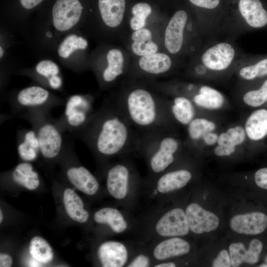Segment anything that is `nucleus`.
I'll return each mask as SVG.
<instances>
[{"label": "nucleus", "instance_id": "nucleus-1", "mask_svg": "<svg viewBox=\"0 0 267 267\" xmlns=\"http://www.w3.org/2000/svg\"><path fill=\"white\" fill-rule=\"evenodd\" d=\"M96 154L111 157L136 149L139 134L108 100L94 112L86 125L72 134Z\"/></svg>", "mask_w": 267, "mask_h": 267}, {"label": "nucleus", "instance_id": "nucleus-2", "mask_svg": "<svg viewBox=\"0 0 267 267\" xmlns=\"http://www.w3.org/2000/svg\"><path fill=\"white\" fill-rule=\"evenodd\" d=\"M109 100L140 133L167 128L168 105L146 81L128 79Z\"/></svg>", "mask_w": 267, "mask_h": 267}, {"label": "nucleus", "instance_id": "nucleus-3", "mask_svg": "<svg viewBox=\"0 0 267 267\" xmlns=\"http://www.w3.org/2000/svg\"><path fill=\"white\" fill-rule=\"evenodd\" d=\"M167 128L139 134L136 150L149 156V166L155 174L167 169L174 161L179 141L170 135Z\"/></svg>", "mask_w": 267, "mask_h": 267}, {"label": "nucleus", "instance_id": "nucleus-4", "mask_svg": "<svg viewBox=\"0 0 267 267\" xmlns=\"http://www.w3.org/2000/svg\"><path fill=\"white\" fill-rule=\"evenodd\" d=\"M29 122L35 131L42 157L52 160L61 154L65 143L63 132L50 116V111L32 109L24 112L17 117Z\"/></svg>", "mask_w": 267, "mask_h": 267}, {"label": "nucleus", "instance_id": "nucleus-5", "mask_svg": "<svg viewBox=\"0 0 267 267\" xmlns=\"http://www.w3.org/2000/svg\"><path fill=\"white\" fill-rule=\"evenodd\" d=\"M101 57L102 62L96 64L94 71L100 88L106 89L128 76L131 66L128 53L119 46H109L103 51Z\"/></svg>", "mask_w": 267, "mask_h": 267}, {"label": "nucleus", "instance_id": "nucleus-6", "mask_svg": "<svg viewBox=\"0 0 267 267\" xmlns=\"http://www.w3.org/2000/svg\"><path fill=\"white\" fill-rule=\"evenodd\" d=\"M12 114H20L32 109L50 111L53 108L64 105L65 101L40 86H32L20 89L9 97Z\"/></svg>", "mask_w": 267, "mask_h": 267}, {"label": "nucleus", "instance_id": "nucleus-7", "mask_svg": "<svg viewBox=\"0 0 267 267\" xmlns=\"http://www.w3.org/2000/svg\"><path fill=\"white\" fill-rule=\"evenodd\" d=\"M94 97L90 94H74L65 101L64 110L58 119H55L63 133L72 134L89 121L93 110Z\"/></svg>", "mask_w": 267, "mask_h": 267}, {"label": "nucleus", "instance_id": "nucleus-8", "mask_svg": "<svg viewBox=\"0 0 267 267\" xmlns=\"http://www.w3.org/2000/svg\"><path fill=\"white\" fill-rule=\"evenodd\" d=\"M172 61L170 56L163 52H157L139 57L135 66H131L128 79L152 81L153 78L161 77L170 71Z\"/></svg>", "mask_w": 267, "mask_h": 267}, {"label": "nucleus", "instance_id": "nucleus-9", "mask_svg": "<svg viewBox=\"0 0 267 267\" xmlns=\"http://www.w3.org/2000/svg\"><path fill=\"white\" fill-rule=\"evenodd\" d=\"M83 9L79 0H57L52 9L53 27L60 32L71 30L80 22Z\"/></svg>", "mask_w": 267, "mask_h": 267}, {"label": "nucleus", "instance_id": "nucleus-10", "mask_svg": "<svg viewBox=\"0 0 267 267\" xmlns=\"http://www.w3.org/2000/svg\"><path fill=\"white\" fill-rule=\"evenodd\" d=\"M100 16L98 22L109 34L121 33L125 21V0H98Z\"/></svg>", "mask_w": 267, "mask_h": 267}, {"label": "nucleus", "instance_id": "nucleus-11", "mask_svg": "<svg viewBox=\"0 0 267 267\" xmlns=\"http://www.w3.org/2000/svg\"><path fill=\"white\" fill-rule=\"evenodd\" d=\"M189 230L185 212L179 208L165 213L156 225L157 232L164 237L184 236L188 233Z\"/></svg>", "mask_w": 267, "mask_h": 267}, {"label": "nucleus", "instance_id": "nucleus-12", "mask_svg": "<svg viewBox=\"0 0 267 267\" xmlns=\"http://www.w3.org/2000/svg\"><path fill=\"white\" fill-rule=\"evenodd\" d=\"M185 212L189 229L196 234L211 232L219 225V219L214 213L197 203L188 205Z\"/></svg>", "mask_w": 267, "mask_h": 267}, {"label": "nucleus", "instance_id": "nucleus-13", "mask_svg": "<svg viewBox=\"0 0 267 267\" xmlns=\"http://www.w3.org/2000/svg\"><path fill=\"white\" fill-rule=\"evenodd\" d=\"M187 21V14L183 10L176 11L169 21L165 30L163 43L170 53L176 54L181 50Z\"/></svg>", "mask_w": 267, "mask_h": 267}, {"label": "nucleus", "instance_id": "nucleus-14", "mask_svg": "<svg viewBox=\"0 0 267 267\" xmlns=\"http://www.w3.org/2000/svg\"><path fill=\"white\" fill-rule=\"evenodd\" d=\"M229 225L231 229L238 234H260L267 228V215L259 211L237 214L231 218Z\"/></svg>", "mask_w": 267, "mask_h": 267}, {"label": "nucleus", "instance_id": "nucleus-15", "mask_svg": "<svg viewBox=\"0 0 267 267\" xmlns=\"http://www.w3.org/2000/svg\"><path fill=\"white\" fill-rule=\"evenodd\" d=\"M263 249V243L256 238L251 240L247 250L241 242L231 243L228 248L231 266L237 267L244 263L250 265L257 264Z\"/></svg>", "mask_w": 267, "mask_h": 267}, {"label": "nucleus", "instance_id": "nucleus-16", "mask_svg": "<svg viewBox=\"0 0 267 267\" xmlns=\"http://www.w3.org/2000/svg\"><path fill=\"white\" fill-rule=\"evenodd\" d=\"M234 53V49L230 44L222 43L206 50L202 56V61L211 70H222L229 66Z\"/></svg>", "mask_w": 267, "mask_h": 267}, {"label": "nucleus", "instance_id": "nucleus-17", "mask_svg": "<svg viewBox=\"0 0 267 267\" xmlns=\"http://www.w3.org/2000/svg\"><path fill=\"white\" fill-rule=\"evenodd\" d=\"M97 255L103 267H122L126 263L128 253L125 245L121 242L108 241L99 246Z\"/></svg>", "mask_w": 267, "mask_h": 267}, {"label": "nucleus", "instance_id": "nucleus-18", "mask_svg": "<svg viewBox=\"0 0 267 267\" xmlns=\"http://www.w3.org/2000/svg\"><path fill=\"white\" fill-rule=\"evenodd\" d=\"M130 170L122 164H118L109 169L107 174V188L109 194L117 199L124 198L128 192Z\"/></svg>", "mask_w": 267, "mask_h": 267}, {"label": "nucleus", "instance_id": "nucleus-19", "mask_svg": "<svg viewBox=\"0 0 267 267\" xmlns=\"http://www.w3.org/2000/svg\"><path fill=\"white\" fill-rule=\"evenodd\" d=\"M69 181L78 190L92 195L98 190L99 184L95 177L85 167L70 166L66 170Z\"/></svg>", "mask_w": 267, "mask_h": 267}, {"label": "nucleus", "instance_id": "nucleus-20", "mask_svg": "<svg viewBox=\"0 0 267 267\" xmlns=\"http://www.w3.org/2000/svg\"><path fill=\"white\" fill-rule=\"evenodd\" d=\"M130 38V50L138 57L159 51V45L154 40L153 34L148 28L145 27L133 31Z\"/></svg>", "mask_w": 267, "mask_h": 267}, {"label": "nucleus", "instance_id": "nucleus-21", "mask_svg": "<svg viewBox=\"0 0 267 267\" xmlns=\"http://www.w3.org/2000/svg\"><path fill=\"white\" fill-rule=\"evenodd\" d=\"M17 146L19 157L25 162L36 160L40 154L38 137L33 128L21 129L18 131Z\"/></svg>", "mask_w": 267, "mask_h": 267}, {"label": "nucleus", "instance_id": "nucleus-22", "mask_svg": "<svg viewBox=\"0 0 267 267\" xmlns=\"http://www.w3.org/2000/svg\"><path fill=\"white\" fill-rule=\"evenodd\" d=\"M239 9L250 26L261 28L267 24V12L259 0H240Z\"/></svg>", "mask_w": 267, "mask_h": 267}, {"label": "nucleus", "instance_id": "nucleus-23", "mask_svg": "<svg viewBox=\"0 0 267 267\" xmlns=\"http://www.w3.org/2000/svg\"><path fill=\"white\" fill-rule=\"evenodd\" d=\"M190 250V244L178 237L171 238L159 243L154 248L153 255L158 260L185 255Z\"/></svg>", "mask_w": 267, "mask_h": 267}, {"label": "nucleus", "instance_id": "nucleus-24", "mask_svg": "<svg viewBox=\"0 0 267 267\" xmlns=\"http://www.w3.org/2000/svg\"><path fill=\"white\" fill-rule=\"evenodd\" d=\"M192 177L188 170L181 169L171 171L162 175L157 183V190L167 193L185 186Z\"/></svg>", "mask_w": 267, "mask_h": 267}, {"label": "nucleus", "instance_id": "nucleus-25", "mask_svg": "<svg viewBox=\"0 0 267 267\" xmlns=\"http://www.w3.org/2000/svg\"><path fill=\"white\" fill-rule=\"evenodd\" d=\"M63 199L65 211L71 219L80 223L88 221L89 214L84 209L81 198L73 189H65Z\"/></svg>", "mask_w": 267, "mask_h": 267}, {"label": "nucleus", "instance_id": "nucleus-26", "mask_svg": "<svg viewBox=\"0 0 267 267\" xmlns=\"http://www.w3.org/2000/svg\"><path fill=\"white\" fill-rule=\"evenodd\" d=\"M11 177L15 182L31 190L36 189L40 183L38 173L28 162L18 164L12 172Z\"/></svg>", "mask_w": 267, "mask_h": 267}, {"label": "nucleus", "instance_id": "nucleus-27", "mask_svg": "<svg viewBox=\"0 0 267 267\" xmlns=\"http://www.w3.org/2000/svg\"><path fill=\"white\" fill-rule=\"evenodd\" d=\"M245 132L251 139L264 138L267 134V110L262 109L253 112L246 121Z\"/></svg>", "mask_w": 267, "mask_h": 267}, {"label": "nucleus", "instance_id": "nucleus-28", "mask_svg": "<svg viewBox=\"0 0 267 267\" xmlns=\"http://www.w3.org/2000/svg\"><path fill=\"white\" fill-rule=\"evenodd\" d=\"M94 221L98 223L107 224L116 233H121L128 224L122 214L118 210L106 207L97 211L94 215Z\"/></svg>", "mask_w": 267, "mask_h": 267}, {"label": "nucleus", "instance_id": "nucleus-29", "mask_svg": "<svg viewBox=\"0 0 267 267\" xmlns=\"http://www.w3.org/2000/svg\"><path fill=\"white\" fill-rule=\"evenodd\" d=\"M169 111L180 124L188 125L194 117V108L190 100L184 96L174 98L171 105H168Z\"/></svg>", "mask_w": 267, "mask_h": 267}, {"label": "nucleus", "instance_id": "nucleus-30", "mask_svg": "<svg viewBox=\"0 0 267 267\" xmlns=\"http://www.w3.org/2000/svg\"><path fill=\"white\" fill-rule=\"evenodd\" d=\"M223 101L222 95L218 91L208 86L201 87L199 94L193 97L196 105L210 109L220 108Z\"/></svg>", "mask_w": 267, "mask_h": 267}, {"label": "nucleus", "instance_id": "nucleus-31", "mask_svg": "<svg viewBox=\"0 0 267 267\" xmlns=\"http://www.w3.org/2000/svg\"><path fill=\"white\" fill-rule=\"evenodd\" d=\"M29 251L37 262L47 264L53 258V252L49 244L40 236H35L30 241Z\"/></svg>", "mask_w": 267, "mask_h": 267}, {"label": "nucleus", "instance_id": "nucleus-32", "mask_svg": "<svg viewBox=\"0 0 267 267\" xmlns=\"http://www.w3.org/2000/svg\"><path fill=\"white\" fill-rule=\"evenodd\" d=\"M88 46L87 40L76 34L67 36L60 43L57 48L58 56L67 59L77 50H85Z\"/></svg>", "mask_w": 267, "mask_h": 267}, {"label": "nucleus", "instance_id": "nucleus-33", "mask_svg": "<svg viewBox=\"0 0 267 267\" xmlns=\"http://www.w3.org/2000/svg\"><path fill=\"white\" fill-rule=\"evenodd\" d=\"M152 13L150 5L144 2L135 4L131 10V16L128 22L129 26L133 31L147 27L149 16Z\"/></svg>", "mask_w": 267, "mask_h": 267}, {"label": "nucleus", "instance_id": "nucleus-34", "mask_svg": "<svg viewBox=\"0 0 267 267\" xmlns=\"http://www.w3.org/2000/svg\"><path fill=\"white\" fill-rule=\"evenodd\" d=\"M36 79L40 83H46L47 86L49 82L53 78L60 75L58 66L53 61L42 60L35 66Z\"/></svg>", "mask_w": 267, "mask_h": 267}, {"label": "nucleus", "instance_id": "nucleus-35", "mask_svg": "<svg viewBox=\"0 0 267 267\" xmlns=\"http://www.w3.org/2000/svg\"><path fill=\"white\" fill-rule=\"evenodd\" d=\"M216 125L213 122L205 119H193L188 125V136L193 140H197L205 133L214 131Z\"/></svg>", "mask_w": 267, "mask_h": 267}, {"label": "nucleus", "instance_id": "nucleus-36", "mask_svg": "<svg viewBox=\"0 0 267 267\" xmlns=\"http://www.w3.org/2000/svg\"><path fill=\"white\" fill-rule=\"evenodd\" d=\"M239 75L243 79L247 80L267 75V58L259 61L254 65L242 68L239 71Z\"/></svg>", "mask_w": 267, "mask_h": 267}, {"label": "nucleus", "instance_id": "nucleus-37", "mask_svg": "<svg viewBox=\"0 0 267 267\" xmlns=\"http://www.w3.org/2000/svg\"><path fill=\"white\" fill-rule=\"evenodd\" d=\"M243 100L247 105L258 107L267 101V80L258 90H251L246 93Z\"/></svg>", "mask_w": 267, "mask_h": 267}, {"label": "nucleus", "instance_id": "nucleus-38", "mask_svg": "<svg viewBox=\"0 0 267 267\" xmlns=\"http://www.w3.org/2000/svg\"><path fill=\"white\" fill-rule=\"evenodd\" d=\"M226 133L235 146L242 143L245 139V130L240 126L229 128Z\"/></svg>", "mask_w": 267, "mask_h": 267}, {"label": "nucleus", "instance_id": "nucleus-39", "mask_svg": "<svg viewBox=\"0 0 267 267\" xmlns=\"http://www.w3.org/2000/svg\"><path fill=\"white\" fill-rule=\"evenodd\" d=\"M213 267H230L231 262L229 253L225 249L222 250L213 260Z\"/></svg>", "mask_w": 267, "mask_h": 267}, {"label": "nucleus", "instance_id": "nucleus-40", "mask_svg": "<svg viewBox=\"0 0 267 267\" xmlns=\"http://www.w3.org/2000/svg\"><path fill=\"white\" fill-rule=\"evenodd\" d=\"M256 184L260 188L267 190V168H263L256 171L254 176Z\"/></svg>", "mask_w": 267, "mask_h": 267}, {"label": "nucleus", "instance_id": "nucleus-41", "mask_svg": "<svg viewBox=\"0 0 267 267\" xmlns=\"http://www.w3.org/2000/svg\"><path fill=\"white\" fill-rule=\"evenodd\" d=\"M194 5L205 8L213 9L216 7L220 0H189Z\"/></svg>", "mask_w": 267, "mask_h": 267}, {"label": "nucleus", "instance_id": "nucleus-42", "mask_svg": "<svg viewBox=\"0 0 267 267\" xmlns=\"http://www.w3.org/2000/svg\"><path fill=\"white\" fill-rule=\"evenodd\" d=\"M149 266V259L144 255L136 257L128 266L129 267H147Z\"/></svg>", "mask_w": 267, "mask_h": 267}, {"label": "nucleus", "instance_id": "nucleus-43", "mask_svg": "<svg viewBox=\"0 0 267 267\" xmlns=\"http://www.w3.org/2000/svg\"><path fill=\"white\" fill-rule=\"evenodd\" d=\"M217 142L219 145L229 147H235V145L232 141L227 133L221 134L218 136Z\"/></svg>", "mask_w": 267, "mask_h": 267}, {"label": "nucleus", "instance_id": "nucleus-44", "mask_svg": "<svg viewBox=\"0 0 267 267\" xmlns=\"http://www.w3.org/2000/svg\"><path fill=\"white\" fill-rule=\"evenodd\" d=\"M235 147L217 146L214 150L215 154L218 156H229L235 151Z\"/></svg>", "mask_w": 267, "mask_h": 267}, {"label": "nucleus", "instance_id": "nucleus-45", "mask_svg": "<svg viewBox=\"0 0 267 267\" xmlns=\"http://www.w3.org/2000/svg\"><path fill=\"white\" fill-rule=\"evenodd\" d=\"M201 137L206 144L211 145L217 141L218 136L216 134L210 132L205 133Z\"/></svg>", "mask_w": 267, "mask_h": 267}, {"label": "nucleus", "instance_id": "nucleus-46", "mask_svg": "<svg viewBox=\"0 0 267 267\" xmlns=\"http://www.w3.org/2000/svg\"><path fill=\"white\" fill-rule=\"evenodd\" d=\"M43 0H19L21 6L25 9H31L38 5Z\"/></svg>", "mask_w": 267, "mask_h": 267}, {"label": "nucleus", "instance_id": "nucleus-47", "mask_svg": "<svg viewBox=\"0 0 267 267\" xmlns=\"http://www.w3.org/2000/svg\"><path fill=\"white\" fill-rule=\"evenodd\" d=\"M12 259L10 256L7 254L0 253V267H10L12 265Z\"/></svg>", "mask_w": 267, "mask_h": 267}, {"label": "nucleus", "instance_id": "nucleus-48", "mask_svg": "<svg viewBox=\"0 0 267 267\" xmlns=\"http://www.w3.org/2000/svg\"><path fill=\"white\" fill-rule=\"evenodd\" d=\"M155 267H176V264L172 262L169 263H164L156 265L154 266Z\"/></svg>", "mask_w": 267, "mask_h": 267}, {"label": "nucleus", "instance_id": "nucleus-49", "mask_svg": "<svg viewBox=\"0 0 267 267\" xmlns=\"http://www.w3.org/2000/svg\"><path fill=\"white\" fill-rule=\"evenodd\" d=\"M259 267H267V254L264 259V262L261 264Z\"/></svg>", "mask_w": 267, "mask_h": 267}, {"label": "nucleus", "instance_id": "nucleus-50", "mask_svg": "<svg viewBox=\"0 0 267 267\" xmlns=\"http://www.w3.org/2000/svg\"><path fill=\"white\" fill-rule=\"evenodd\" d=\"M4 54V50L3 47L0 45V59L2 58Z\"/></svg>", "mask_w": 267, "mask_h": 267}, {"label": "nucleus", "instance_id": "nucleus-51", "mask_svg": "<svg viewBox=\"0 0 267 267\" xmlns=\"http://www.w3.org/2000/svg\"><path fill=\"white\" fill-rule=\"evenodd\" d=\"M3 219V215L1 210H0V222L1 223Z\"/></svg>", "mask_w": 267, "mask_h": 267}]
</instances>
